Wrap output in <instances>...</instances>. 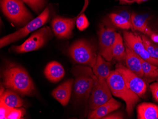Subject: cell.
Wrapping results in <instances>:
<instances>
[{
	"mask_svg": "<svg viewBox=\"0 0 158 119\" xmlns=\"http://www.w3.org/2000/svg\"><path fill=\"white\" fill-rule=\"evenodd\" d=\"M73 82V79H68L56 88L52 92V96L63 106H66L69 103Z\"/></svg>",
	"mask_w": 158,
	"mask_h": 119,
	"instance_id": "obj_14",
	"label": "cell"
},
{
	"mask_svg": "<svg viewBox=\"0 0 158 119\" xmlns=\"http://www.w3.org/2000/svg\"><path fill=\"white\" fill-rule=\"evenodd\" d=\"M121 106V104L118 101L111 98L110 100L98 106L95 110H92L89 114L88 119H102L114 111L118 110Z\"/></svg>",
	"mask_w": 158,
	"mask_h": 119,
	"instance_id": "obj_12",
	"label": "cell"
},
{
	"mask_svg": "<svg viewBox=\"0 0 158 119\" xmlns=\"http://www.w3.org/2000/svg\"><path fill=\"white\" fill-rule=\"evenodd\" d=\"M143 44L144 48L150 56L153 58L158 59V46L149 39L145 35L142 36Z\"/></svg>",
	"mask_w": 158,
	"mask_h": 119,
	"instance_id": "obj_24",
	"label": "cell"
},
{
	"mask_svg": "<svg viewBox=\"0 0 158 119\" xmlns=\"http://www.w3.org/2000/svg\"><path fill=\"white\" fill-rule=\"evenodd\" d=\"M94 79V85L89 99V105L91 110H95L112 98L106 81L98 79L95 75Z\"/></svg>",
	"mask_w": 158,
	"mask_h": 119,
	"instance_id": "obj_9",
	"label": "cell"
},
{
	"mask_svg": "<svg viewBox=\"0 0 158 119\" xmlns=\"http://www.w3.org/2000/svg\"><path fill=\"white\" fill-rule=\"evenodd\" d=\"M0 103V118L1 119H7V115L12 108L7 106L2 102Z\"/></svg>",
	"mask_w": 158,
	"mask_h": 119,
	"instance_id": "obj_27",
	"label": "cell"
},
{
	"mask_svg": "<svg viewBox=\"0 0 158 119\" xmlns=\"http://www.w3.org/2000/svg\"><path fill=\"white\" fill-rule=\"evenodd\" d=\"M121 4H131L135 2L136 0H117Z\"/></svg>",
	"mask_w": 158,
	"mask_h": 119,
	"instance_id": "obj_32",
	"label": "cell"
},
{
	"mask_svg": "<svg viewBox=\"0 0 158 119\" xmlns=\"http://www.w3.org/2000/svg\"><path fill=\"white\" fill-rule=\"evenodd\" d=\"M23 109L12 108L7 115V119H19L23 117Z\"/></svg>",
	"mask_w": 158,
	"mask_h": 119,
	"instance_id": "obj_26",
	"label": "cell"
},
{
	"mask_svg": "<svg viewBox=\"0 0 158 119\" xmlns=\"http://www.w3.org/2000/svg\"><path fill=\"white\" fill-rule=\"evenodd\" d=\"M150 39L155 43L158 44V34L152 32L151 34L149 35Z\"/></svg>",
	"mask_w": 158,
	"mask_h": 119,
	"instance_id": "obj_31",
	"label": "cell"
},
{
	"mask_svg": "<svg viewBox=\"0 0 158 119\" xmlns=\"http://www.w3.org/2000/svg\"><path fill=\"white\" fill-rule=\"evenodd\" d=\"M52 37L51 29L49 27H44L33 33L23 44L12 47V50L18 53L38 50L44 46Z\"/></svg>",
	"mask_w": 158,
	"mask_h": 119,
	"instance_id": "obj_8",
	"label": "cell"
},
{
	"mask_svg": "<svg viewBox=\"0 0 158 119\" xmlns=\"http://www.w3.org/2000/svg\"><path fill=\"white\" fill-rule=\"evenodd\" d=\"M73 74L75 76L74 94L79 101H88L90 96L94 83V74L90 66H77L73 68Z\"/></svg>",
	"mask_w": 158,
	"mask_h": 119,
	"instance_id": "obj_3",
	"label": "cell"
},
{
	"mask_svg": "<svg viewBox=\"0 0 158 119\" xmlns=\"http://www.w3.org/2000/svg\"><path fill=\"white\" fill-rule=\"evenodd\" d=\"M106 81L112 95L125 101L127 113L131 116L140 97L127 87L122 76L116 70L111 71Z\"/></svg>",
	"mask_w": 158,
	"mask_h": 119,
	"instance_id": "obj_2",
	"label": "cell"
},
{
	"mask_svg": "<svg viewBox=\"0 0 158 119\" xmlns=\"http://www.w3.org/2000/svg\"><path fill=\"white\" fill-rule=\"evenodd\" d=\"M3 85L9 89L21 96H31L35 92V87L25 69L18 65L10 64L2 71Z\"/></svg>",
	"mask_w": 158,
	"mask_h": 119,
	"instance_id": "obj_1",
	"label": "cell"
},
{
	"mask_svg": "<svg viewBox=\"0 0 158 119\" xmlns=\"http://www.w3.org/2000/svg\"><path fill=\"white\" fill-rule=\"evenodd\" d=\"M123 37L125 43L140 57H143L147 52L143 44L142 37L127 31L123 32Z\"/></svg>",
	"mask_w": 158,
	"mask_h": 119,
	"instance_id": "obj_13",
	"label": "cell"
},
{
	"mask_svg": "<svg viewBox=\"0 0 158 119\" xmlns=\"http://www.w3.org/2000/svg\"><path fill=\"white\" fill-rule=\"evenodd\" d=\"M109 17L111 22L115 26L126 30L132 29L134 31L132 23L119 13H111Z\"/></svg>",
	"mask_w": 158,
	"mask_h": 119,
	"instance_id": "obj_23",
	"label": "cell"
},
{
	"mask_svg": "<svg viewBox=\"0 0 158 119\" xmlns=\"http://www.w3.org/2000/svg\"><path fill=\"white\" fill-rule=\"evenodd\" d=\"M69 55L78 63L93 67L96 63L98 55L94 45L85 40L76 41L69 49Z\"/></svg>",
	"mask_w": 158,
	"mask_h": 119,
	"instance_id": "obj_5",
	"label": "cell"
},
{
	"mask_svg": "<svg viewBox=\"0 0 158 119\" xmlns=\"http://www.w3.org/2000/svg\"><path fill=\"white\" fill-rule=\"evenodd\" d=\"M150 89L154 100L158 102V82L150 85Z\"/></svg>",
	"mask_w": 158,
	"mask_h": 119,
	"instance_id": "obj_28",
	"label": "cell"
},
{
	"mask_svg": "<svg viewBox=\"0 0 158 119\" xmlns=\"http://www.w3.org/2000/svg\"><path fill=\"white\" fill-rule=\"evenodd\" d=\"M78 15L73 19L56 17L51 22L52 29L55 35L59 39H68L72 34V31Z\"/></svg>",
	"mask_w": 158,
	"mask_h": 119,
	"instance_id": "obj_11",
	"label": "cell"
},
{
	"mask_svg": "<svg viewBox=\"0 0 158 119\" xmlns=\"http://www.w3.org/2000/svg\"><path fill=\"white\" fill-rule=\"evenodd\" d=\"M112 54L113 58L115 60L118 61H125L126 48L123 42V38L118 33L113 48Z\"/></svg>",
	"mask_w": 158,
	"mask_h": 119,
	"instance_id": "obj_22",
	"label": "cell"
},
{
	"mask_svg": "<svg viewBox=\"0 0 158 119\" xmlns=\"http://www.w3.org/2000/svg\"><path fill=\"white\" fill-rule=\"evenodd\" d=\"M148 0H136L135 2L137 3H140L141 2H144L147 1Z\"/></svg>",
	"mask_w": 158,
	"mask_h": 119,
	"instance_id": "obj_33",
	"label": "cell"
},
{
	"mask_svg": "<svg viewBox=\"0 0 158 119\" xmlns=\"http://www.w3.org/2000/svg\"><path fill=\"white\" fill-rule=\"evenodd\" d=\"M111 61H106L100 54L98 55L95 65L92 67L93 73L98 79L106 81L111 72Z\"/></svg>",
	"mask_w": 158,
	"mask_h": 119,
	"instance_id": "obj_16",
	"label": "cell"
},
{
	"mask_svg": "<svg viewBox=\"0 0 158 119\" xmlns=\"http://www.w3.org/2000/svg\"><path fill=\"white\" fill-rule=\"evenodd\" d=\"M115 26L107 19H105L99 26V54L108 61L113 58L112 50L118 33Z\"/></svg>",
	"mask_w": 158,
	"mask_h": 119,
	"instance_id": "obj_4",
	"label": "cell"
},
{
	"mask_svg": "<svg viewBox=\"0 0 158 119\" xmlns=\"http://www.w3.org/2000/svg\"><path fill=\"white\" fill-rule=\"evenodd\" d=\"M137 113L138 119H158V105L144 102L137 106Z\"/></svg>",
	"mask_w": 158,
	"mask_h": 119,
	"instance_id": "obj_18",
	"label": "cell"
},
{
	"mask_svg": "<svg viewBox=\"0 0 158 119\" xmlns=\"http://www.w3.org/2000/svg\"><path fill=\"white\" fill-rule=\"evenodd\" d=\"M121 15L124 17L125 19L128 20L129 22L131 23H132V20H131V15H130V13H129L126 11H121L120 13H119Z\"/></svg>",
	"mask_w": 158,
	"mask_h": 119,
	"instance_id": "obj_30",
	"label": "cell"
},
{
	"mask_svg": "<svg viewBox=\"0 0 158 119\" xmlns=\"http://www.w3.org/2000/svg\"><path fill=\"white\" fill-rule=\"evenodd\" d=\"M115 70L122 75L129 88L139 97H142L144 96L147 90V86L142 78L121 64H117Z\"/></svg>",
	"mask_w": 158,
	"mask_h": 119,
	"instance_id": "obj_10",
	"label": "cell"
},
{
	"mask_svg": "<svg viewBox=\"0 0 158 119\" xmlns=\"http://www.w3.org/2000/svg\"><path fill=\"white\" fill-rule=\"evenodd\" d=\"M34 11L39 13L44 7L45 0H22Z\"/></svg>",
	"mask_w": 158,
	"mask_h": 119,
	"instance_id": "obj_25",
	"label": "cell"
},
{
	"mask_svg": "<svg viewBox=\"0 0 158 119\" xmlns=\"http://www.w3.org/2000/svg\"><path fill=\"white\" fill-rule=\"evenodd\" d=\"M131 20L134 31H139L148 36L152 32V31L148 27V19L146 16L132 13Z\"/></svg>",
	"mask_w": 158,
	"mask_h": 119,
	"instance_id": "obj_20",
	"label": "cell"
},
{
	"mask_svg": "<svg viewBox=\"0 0 158 119\" xmlns=\"http://www.w3.org/2000/svg\"><path fill=\"white\" fill-rule=\"evenodd\" d=\"M44 74L47 79L53 83L58 82L65 74L64 67L56 61H52L47 65L44 70Z\"/></svg>",
	"mask_w": 158,
	"mask_h": 119,
	"instance_id": "obj_17",
	"label": "cell"
},
{
	"mask_svg": "<svg viewBox=\"0 0 158 119\" xmlns=\"http://www.w3.org/2000/svg\"><path fill=\"white\" fill-rule=\"evenodd\" d=\"M125 46L126 48L125 61L126 66L130 70L140 78H143V73L140 57L133 52L125 43Z\"/></svg>",
	"mask_w": 158,
	"mask_h": 119,
	"instance_id": "obj_15",
	"label": "cell"
},
{
	"mask_svg": "<svg viewBox=\"0 0 158 119\" xmlns=\"http://www.w3.org/2000/svg\"><path fill=\"white\" fill-rule=\"evenodd\" d=\"M140 60L143 73V78L149 82L158 79V66L150 64L141 57Z\"/></svg>",
	"mask_w": 158,
	"mask_h": 119,
	"instance_id": "obj_21",
	"label": "cell"
},
{
	"mask_svg": "<svg viewBox=\"0 0 158 119\" xmlns=\"http://www.w3.org/2000/svg\"><path fill=\"white\" fill-rule=\"evenodd\" d=\"M49 16V9L47 7L38 17L27 24L24 27L1 38L0 40V48H2L10 43L16 41L27 36L31 32L39 29L48 22Z\"/></svg>",
	"mask_w": 158,
	"mask_h": 119,
	"instance_id": "obj_7",
	"label": "cell"
},
{
	"mask_svg": "<svg viewBox=\"0 0 158 119\" xmlns=\"http://www.w3.org/2000/svg\"><path fill=\"white\" fill-rule=\"evenodd\" d=\"M1 6L4 15L14 23L27 24L32 19L21 0H1Z\"/></svg>",
	"mask_w": 158,
	"mask_h": 119,
	"instance_id": "obj_6",
	"label": "cell"
},
{
	"mask_svg": "<svg viewBox=\"0 0 158 119\" xmlns=\"http://www.w3.org/2000/svg\"><path fill=\"white\" fill-rule=\"evenodd\" d=\"M0 102L11 108H19L23 105V102L17 93L10 89L6 90L1 95Z\"/></svg>",
	"mask_w": 158,
	"mask_h": 119,
	"instance_id": "obj_19",
	"label": "cell"
},
{
	"mask_svg": "<svg viewBox=\"0 0 158 119\" xmlns=\"http://www.w3.org/2000/svg\"><path fill=\"white\" fill-rule=\"evenodd\" d=\"M124 119V116L123 114L119 113H110L108 115L104 117L102 119Z\"/></svg>",
	"mask_w": 158,
	"mask_h": 119,
	"instance_id": "obj_29",
	"label": "cell"
}]
</instances>
